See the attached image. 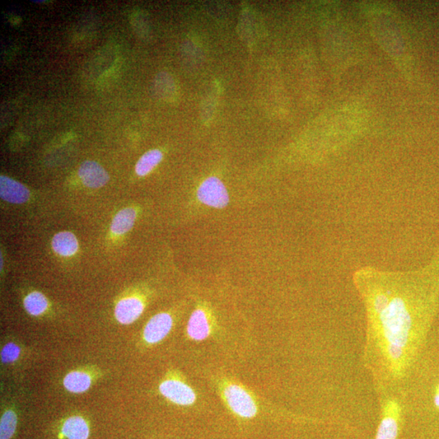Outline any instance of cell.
<instances>
[{
	"label": "cell",
	"instance_id": "ba28073f",
	"mask_svg": "<svg viewBox=\"0 0 439 439\" xmlns=\"http://www.w3.org/2000/svg\"><path fill=\"white\" fill-rule=\"evenodd\" d=\"M0 195L7 202L26 203L30 199V191L24 185L6 176L0 177Z\"/></svg>",
	"mask_w": 439,
	"mask_h": 439
},
{
	"label": "cell",
	"instance_id": "2e32d148",
	"mask_svg": "<svg viewBox=\"0 0 439 439\" xmlns=\"http://www.w3.org/2000/svg\"><path fill=\"white\" fill-rule=\"evenodd\" d=\"M26 310L32 316L43 314L48 307L46 297L40 292H32L24 300Z\"/></svg>",
	"mask_w": 439,
	"mask_h": 439
},
{
	"label": "cell",
	"instance_id": "5bb4252c",
	"mask_svg": "<svg viewBox=\"0 0 439 439\" xmlns=\"http://www.w3.org/2000/svg\"><path fill=\"white\" fill-rule=\"evenodd\" d=\"M91 378L84 372L69 373L64 379V386L73 393H82L90 388Z\"/></svg>",
	"mask_w": 439,
	"mask_h": 439
},
{
	"label": "cell",
	"instance_id": "e0dca14e",
	"mask_svg": "<svg viewBox=\"0 0 439 439\" xmlns=\"http://www.w3.org/2000/svg\"><path fill=\"white\" fill-rule=\"evenodd\" d=\"M17 418L12 410H8L2 415L0 422V439H11L15 433Z\"/></svg>",
	"mask_w": 439,
	"mask_h": 439
},
{
	"label": "cell",
	"instance_id": "8fae6325",
	"mask_svg": "<svg viewBox=\"0 0 439 439\" xmlns=\"http://www.w3.org/2000/svg\"><path fill=\"white\" fill-rule=\"evenodd\" d=\"M53 249L62 256H71L78 249V242L75 235L70 232H60L53 240Z\"/></svg>",
	"mask_w": 439,
	"mask_h": 439
},
{
	"label": "cell",
	"instance_id": "7a4b0ae2",
	"mask_svg": "<svg viewBox=\"0 0 439 439\" xmlns=\"http://www.w3.org/2000/svg\"><path fill=\"white\" fill-rule=\"evenodd\" d=\"M220 389L227 408L238 418L250 420L259 413V405L256 397L240 383L225 380L222 382Z\"/></svg>",
	"mask_w": 439,
	"mask_h": 439
},
{
	"label": "cell",
	"instance_id": "52a82bcc",
	"mask_svg": "<svg viewBox=\"0 0 439 439\" xmlns=\"http://www.w3.org/2000/svg\"><path fill=\"white\" fill-rule=\"evenodd\" d=\"M78 175L83 184L90 188H100L109 180V176L99 163L87 161L79 168Z\"/></svg>",
	"mask_w": 439,
	"mask_h": 439
},
{
	"label": "cell",
	"instance_id": "277c9868",
	"mask_svg": "<svg viewBox=\"0 0 439 439\" xmlns=\"http://www.w3.org/2000/svg\"><path fill=\"white\" fill-rule=\"evenodd\" d=\"M198 198L201 203L216 208L226 207L230 201L226 186L215 177H209L200 185Z\"/></svg>",
	"mask_w": 439,
	"mask_h": 439
},
{
	"label": "cell",
	"instance_id": "ac0fdd59",
	"mask_svg": "<svg viewBox=\"0 0 439 439\" xmlns=\"http://www.w3.org/2000/svg\"><path fill=\"white\" fill-rule=\"evenodd\" d=\"M21 354V349L13 343H9L4 346L1 352V359L4 364L16 361Z\"/></svg>",
	"mask_w": 439,
	"mask_h": 439
},
{
	"label": "cell",
	"instance_id": "d6986e66",
	"mask_svg": "<svg viewBox=\"0 0 439 439\" xmlns=\"http://www.w3.org/2000/svg\"><path fill=\"white\" fill-rule=\"evenodd\" d=\"M434 402H436V405L437 406V407L439 408V395H436V400H434Z\"/></svg>",
	"mask_w": 439,
	"mask_h": 439
},
{
	"label": "cell",
	"instance_id": "8992f818",
	"mask_svg": "<svg viewBox=\"0 0 439 439\" xmlns=\"http://www.w3.org/2000/svg\"><path fill=\"white\" fill-rule=\"evenodd\" d=\"M186 331L189 338L197 342L208 339L213 331V322L208 312L199 307L195 310L190 317Z\"/></svg>",
	"mask_w": 439,
	"mask_h": 439
},
{
	"label": "cell",
	"instance_id": "7c38bea8",
	"mask_svg": "<svg viewBox=\"0 0 439 439\" xmlns=\"http://www.w3.org/2000/svg\"><path fill=\"white\" fill-rule=\"evenodd\" d=\"M62 433L68 439H88L90 429L82 418L71 417L65 420Z\"/></svg>",
	"mask_w": 439,
	"mask_h": 439
},
{
	"label": "cell",
	"instance_id": "9c48e42d",
	"mask_svg": "<svg viewBox=\"0 0 439 439\" xmlns=\"http://www.w3.org/2000/svg\"><path fill=\"white\" fill-rule=\"evenodd\" d=\"M143 310V303L139 298L134 297L123 298L116 306V319L121 324H132L141 316Z\"/></svg>",
	"mask_w": 439,
	"mask_h": 439
},
{
	"label": "cell",
	"instance_id": "9a60e30c",
	"mask_svg": "<svg viewBox=\"0 0 439 439\" xmlns=\"http://www.w3.org/2000/svg\"><path fill=\"white\" fill-rule=\"evenodd\" d=\"M163 154L159 150H152L140 158L137 163L136 170L138 176H146L162 161Z\"/></svg>",
	"mask_w": 439,
	"mask_h": 439
},
{
	"label": "cell",
	"instance_id": "4fadbf2b",
	"mask_svg": "<svg viewBox=\"0 0 439 439\" xmlns=\"http://www.w3.org/2000/svg\"><path fill=\"white\" fill-rule=\"evenodd\" d=\"M136 220V212L133 208H124L116 215L111 223V232L116 235H124L133 228Z\"/></svg>",
	"mask_w": 439,
	"mask_h": 439
},
{
	"label": "cell",
	"instance_id": "3957f363",
	"mask_svg": "<svg viewBox=\"0 0 439 439\" xmlns=\"http://www.w3.org/2000/svg\"><path fill=\"white\" fill-rule=\"evenodd\" d=\"M159 390L168 400L180 406L193 405L197 400V395L192 387L176 378L163 381Z\"/></svg>",
	"mask_w": 439,
	"mask_h": 439
},
{
	"label": "cell",
	"instance_id": "30bf717a",
	"mask_svg": "<svg viewBox=\"0 0 439 439\" xmlns=\"http://www.w3.org/2000/svg\"><path fill=\"white\" fill-rule=\"evenodd\" d=\"M398 406L390 404L378 427L376 439H397L399 434Z\"/></svg>",
	"mask_w": 439,
	"mask_h": 439
},
{
	"label": "cell",
	"instance_id": "5b68a950",
	"mask_svg": "<svg viewBox=\"0 0 439 439\" xmlns=\"http://www.w3.org/2000/svg\"><path fill=\"white\" fill-rule=\"evenodd\" d=\"M172 324H174V321H172V316L165 312L154 316L145 326L144 340L149 344L160 343L169 334L172 328Z\"/></svg>",
	"mask_w": 439,
	"mask_h": 439
},
{
	"label": "cell",
	"instance_id": "6da1fadb",
	"mask_svg": "<svg viewBox=\"0 0 439 439\" xmlns=\"http://www.w3.org/2000/svg\"><path fill=\"white\" fill-rule=\"evenodd\" d=\"M353 279L383 357L391 368L401 370L436 310L438 271L386 272L367 266L358 269Z\"/></svg>",
	"mask_w": 439,
	"mask_h": 439
}]
</instances>
